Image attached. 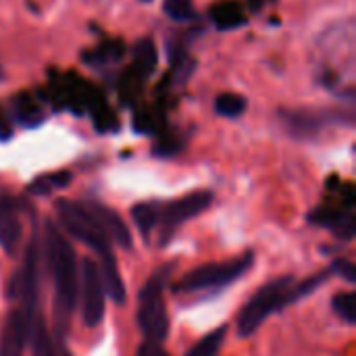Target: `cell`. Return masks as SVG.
Listing matches in <instances>:
<instances>
[{
  "instance_id": "7c38bea8",
  "label": "cell",
  "mask_w": 356,
  "mask_h": 356,
  "mask_svg": "<svg viewBox=\"0 0 356 356\" xmlns=\"http://www.w3.org/2000/svg\"><path fill=\"white\" fill-rule=\"evenodd\" d=\"M83 204L94 215V219L100 223V227L104 229V234L108 236L111 242H117L121 248H127V250L131 248V234H129L127 225L123 223V219L119 217V213H115L111 207H104L96 200H83Z\"/></svg>"
},
{
  "instance_id": "8fae6325",
  "label": "cell",
  "mask_w": 356,
  "mask_h": 356,
  "mask_svg": "<svg viewBox=\"0 0 356 356\" xmlns=\"http://www.w3.org/2000/svg\"><path fill=\"white\" fill-rule=\"evenodd\" d=\"M27 204L19 198H0V248L15 254L21 244V211Z\"/></svg>"
},
{
  "instance_id": "7a4b0ae2",
  "label": "cell",
  "mask_w": 356,
  "mask_h": 356,
  "mask_svg": "<svg viewBox=\"0 0 356 356\" xmlns=\"http://www.w3.org/2000/svg\"><path fill=\"white\" fill-rule=\"evenodd\" d=\"M46 254L54 286V315H56V338L67 330V323L75 309L77 298V269L73 246L56 229L54 223L46 227Z\"/></svg>"
},
{
  "instance_id": "277c9868",
  "label": "cell",
  "mask_w": 356,
  "mask_h": 356,
  "mask_svg": "<svg viewBox=\"0 0 356 356\" xmlns=\"http://www.w3.org/2000/svg\"><path fill=\"white\" fill-rule=\"evenodd\" d=\"M173 265H165L138 292V327L148 342H159L169 336V315L165 309V284Z\"/></svg>"
},
{
  "instance_id": "3957f363",
  "label": "cell",
  "mask_w": 356,
  "mask_h": 356,
  "mask_svg": "<svg viewBox=\"0 0 356 356\" xmlns=\"http://www.w3.org/2000/svg\"><path fill=\"white\" fill-rule=\"evenodd\" d=\"M317 54L321 69V83L334 92H342L344 73H353L355 67V19H344L327 25L317 38Z\"/></svg>"
},
{
  "instance_id": "ffe728a7",
  "label": "cell",
  "mask_w": 356,
  "mask_h": 356,
  "mask_svg": "<svg viewBox=\"0 0 356 356\" xmlns=\"http://www.w3.org/2000/svg\"><path fill=\"white\" fill-rule=\"evenodd\" d=\"M246 111V98L238 96V94H221L215 100V113L227 119H236L240 115H244Z\"/></svg>"
},
{
  "instance_id": "2e32d148",
  "label": "cell",
  "mask_w": 356,
  "mask_h": 356,
  "mask_svg": "<svg viewBox=\"0 0 356 356\" xmlns=\"http://www.w3.org/2000/svg\"><path fill=\"white\" fill-rule=\"evenodd\" d=\"M27 340H31V356H56V344L50 338L40 311L27 321Z\"/></svg>"
},
{
  "instance_id": "9a60e30c",
  "label": "cell",
  "mask_w": 356,
  "mask_h": 356,
  "mask_svg": "<svg viewBox=\"0 0 356 356\" xmlns=\"http://www.w3.org/2000/svg\"><path fill=\"white\" fill-rule=\"evenodd\" d=\"M98 273H100V282L104 288V296H108L115 305H123L125 302V284H123V277L119 273L115 257L100 259Z\"/></svg>"
},
{
  "instance_id": "4316f807",
  "label": "cell",
  "mask_w": 356,
  "mask_h": 356,
  "mask_svg": "<svg viewBox=\"0 0 356 356\" xmlns=\"http://www.w3.org/2000/svg\"><path fill=\"white\" fill-rule=\"evenodd\" d=\"M142 2H150V0H142Z\"/></svg>"
},
{
  "instance_id": "cb8c5ba5",
  "label": "cell",
  "mask_w": 356,
  "mask_h": 356,
  "mask_svg": "<svg viewBox=\"0 0 356 356\" xmlns=\"http://www.w3.org/2000/svg\"><path fill=\"white\" fill-rule=\"evenodd\" d=\"M330 271L332 273H336V275H340V277H344L346 282H350V284H355L356 282V267L353 261H348V259H336L334 263H332V267H330Z\"/></svg>"
},
{
  "instance_id": "ac0fdd59",
  "label": "cell",
  "mask_w": 356,
  "mask_h": 356,
  "mask_svg": "<svg viewBox=\"0 0 356 356\" xmlns=\"http://www.w3.org/2000/svg\"><path fill=\"white\" fill-rule=\"evenodd\" d=\"M225 336H227V327H225V325L213 330L211 334L202 336V338L186 353V356H217L219 355V350H221V346H223V342H225Z\"/></svg>"
},
{
  "instance_id": "e0dca14e",
  "label": "cell",
  "mask_w": 356,
  "mask_h": 356,
  "mask_svg": "<svg viewBox=\"0 0 356 356\" xmlns=\"http://www.w3.org/2000/svg\"><path fill=\"white\" fill-rule=\"evenodd\" d=\"M159 213H161L159 202H140L131 207V219L144 238H148L150 232L159 225Z\"/></svg>"
},
{
  "instance_id": "30bf717a",
  "label": "cell",
  "mask_w": 356,
  "mask_h": 356,
  "mask_svg": "<svg viewBox=\"0 0 356 356\" xmlns=\"http://www.w3.org/2000/svg\"><path fill=\"white\" fill-rule=\"evenodd\" d=\"M81 313L88 327H96L104 317V288L92 259L81 261Z\"/></svg>"
},
{
  "instance_id": "484cf974",
  "label": "cell",
  "mask_w": 356,
  "mask_h": 356,
  "mask_svg": "<svg viewBox=\"0 0 356 356\" xmlns=\"http://www.w3.org/2000/svg\"><path fill=\"white\" fill-rule=\"evenodd\" d=\"M2 75H4V73H2V67H0V79H2Z\"/></svg>"
},
{
  "instance_id": "5bb4252c",
  "label": "cell",
  "mask_w": 356,
  "mask_h": 356,
  "mask_svg": "<svg viewBox=\"0 0 356 356\" xmlns=\"http://www.w3.org/2000/svg\"><path fill=\"white\" fill-rule=\"evenodd\" d=\"M309 221L315 223V225H321V227H327L332 229L340 240L348 242L355 238V229H356V221L355 215L348 211H338V209H330V207H319L317 211H313L309 215Z\"/></svg>"
},
{
  "instance_id": "603a6c76",
  "label": "cell",
  "mask_w": 356,
  "mask_h": 356,
  "mask_svg": "<svg viewBox=\"0 0 356 356\" xmlns=\"http://www.w3.org/2000/svg\"><path fill=\"white\" fill-rule=\"evenodd\" d=\"M136 58H138V67L146 75L154 69V65H156V48L148 38H144V40H140L136 44Z\"/></svg>"
},
{
  "instance_id": "52a82bcc",
  "label": "cell",
  "mask_w": 356,
  "mask_h": 356,
  "mask_svg": "<svg viewBox=\"0 0 356 356\" xmlns=\"http://www.w3.org/2000/svg\"><path fill=\"white\" fill-rule=\"evenodd\" d=\"M213 202V192L209 190H198L192 194H186L173 202L161 204V213H159V240L161 246H167L175 232L188 221L198 217L200 213H204Z\"/></svg>"
},
{
  "instance_id": "5b68a950",
  "label": "cell",
  "mask_w": 356,
  "mask_h": 356,
  "mask_svg": "<svg viewBox=\"0 0 356 356\" xmlns=\"http://www.w3.org/2000/svg\"><path fill=\"white\" fill-rule=\"evenodd\" d=\"M254 265V254L246 252L242 257L221 261V263H207L190 271L186 277H181L173 290L175 292H202V290H217L234 284L240 280L250 267Z\"/></svg>"
},
{
  "instance_id": "6da1fadb",
  "label": "cell",
  "mask_w": 356,
  "mask_h": 356,
  "mask_svg": "<svg viewBox=\"0 0 356 356\" xmlns=\"http://www.w3.org/2000/svg\"><path fill=\"white\" fill-rule=\"evenodd\" d=\"M330 275H332V271L327 269V271H321V273H317V275H313L300 284H296L294 277H290V275H282V277L265 284L240 311L238 334L242 338L252 336L265 323L267 317H271L273 313L282 311L284 307H290L296 300L313 294L323 282H327Z\"/></svg>"
},
{
  "instance_id": "44dd1931",
  "label": "cell",
  "mask_w": 356,
  "mask_h": 356,
  "mask_svg": "<svg viewBox=\"0 0 356 356\" xmlns=\"http://www.w3.org/2000/svg\"><path fill=\"white\" fill-rule=\"evenodd\" d=\"M332 307H334V313L346 321L348 325H355L356 323V298L353 292H340L332 298Z\"/></svg>"
},
{
  "instance_id": "d6986e66",
  "label": "cell",
  "mask_w": 356,
  "mask_h": 356,
  "mask_svg": "<svg viewBox=\"0 0 356 356\" xmlns=\"http://www.w3.org/2000/svg\"><path fill=\"white\" fill-rule=\"evenodd\" d=\"M71 184V173L69 171H58V173H48V175H42L38 179H33L29 184V192L31 194H50L58 188H65Z\"/></svg>"
},
{
  "instance_id": "9c48e42d",
  "label": "cell",
  "mask_w": 356,
  "mask_h": 356,
  "mask_svg": "<svg viewBox=\"0 0 356 356\" xmlns=\"http://www.w3.org/2000/svg\"><path fill=\"white\" fill-rule=\"evenodd\" d=\"M344 115H350V113H342V111H334V108L280 111V119H282L284 127L288 129V134H292L294 138H302V140L317 136L330 123H342Z\"/></svg>"
},
{
  "instance_id": "d4e9b609",
  "label": "cell",
  "mask_w": 356,
  "mask_h": 356,
  "mask_svg": "<svg viewBox=\"0 0 356 356\" xmlns=\"http://www.w3.org/2000/svg\"><path fill=\"white\" fill-rule=\"evenodd\" d=\"M136 356H169V353L163 348V344H159V342H148V340H144V344L138 348V353Z\"/></svg>"
},
{
  "instance_id": "8992f818",
  "label": "cell",
  "mask_w": 356,
  "mask_h": 356,
  "mask_svg": "<svg viewBox=\"0 0 356 356\" xmlns=\"http://www.w3.org/2000/svg\"><path fill=\"white\" fill-rule=\"evenodd\" d=\"M56 213L63 223V227L79 242L90 246L100 259L113 257L111 250V240L100 227V223L94 219V215L88 211L83 202H73V200H58L56 202Z\"/></svg>"
},
{
  "instance_id": "4fadbf2b",
  "label": "cell",
  "mask_w": 356,
  "mask_h": 356,
  "mask_svg": "<svg viewBox=\"0 0 356 356\" xmlns=\"http://www.w3.org/2000/svg\"><path fill=\"white\" fill-rule=\"evenodd\" d=\"M27 340V323L19 309H13L0 332V356H23Z\"/></svg>"
},
{
  "instance_id": "ba28073f",
  "label": "cell",
  "mask_w": 356,
  "mask_h": 356,
  "mask_svg": "<svg viewBox=\"0 0 356 356\" xmlns=\"http://www.w3.org/2000/svg\"><path fill=\"white\" fill-rule=\"evenodd\" d=\"M10 300H19V311L25 317V323L40 311L38 309V242L31 238L19 271L13 275L6 288Z\"/></svg>"
},
{
  "instance_id": "7402d4cb",
  "label": "cell",
  "mask_w": 356,
  "mask_h": 356,
  "mask_svg": "<svg viewBox=\"0 0 356 356\" xmlns=\"http://www.w3.org/2000/svg\"><path fill=\"white\" fill-rule=\"evenodd\" d=\"M163 10L169 19H173L177 23H186L196 17V8H194L192 0H165Z\"/></svg>"
}]
</instances>
